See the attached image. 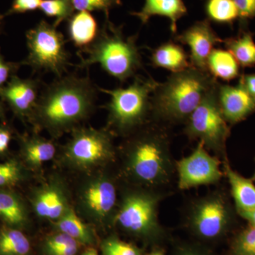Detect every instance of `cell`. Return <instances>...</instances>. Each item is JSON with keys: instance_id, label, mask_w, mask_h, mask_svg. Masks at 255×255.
<instances>
[{"instance_id": "6da1fadb", "label": "cell", "mask_w": 255, "mask_h": 255, "mask_svg": "<svg viewBox=\"0 0 255 255\" xmlns=\"http://www.w3.org/2000/svg\"><path fill=\"white\" fill-rule=\"evenodd\" d=\"M98 87L89 75L67 74L42 88L30 118L60 133L88 117L95 107Z\"/></svg>"}, {"instance_id": "7a4b0ae2", "label": "cell", "mask_w": 255, "mask_h": 255, "mask_svg": "<svg viewBox=\"0 0 255 255\" xmlns=\"http://www.w3.org/2000/svg\"><path fill=\"white\" fill-rule=\"evenodd\" d=\"M217 80L193 66L173 73L151 96V115L169 124L185 123Z\"/></svg>"}, {"instance_id": "3957f363", "label": "cell", "mask_w": 255, "mask_h": 255, "mask_svg": "<svg viewBox=\"0 0 255 255\" xmlns=\"http://www.w3.org/2000/svg\"><path fill=\"white\" fill-rule=\"evenodd\" d=\"M103 27L90 46L79 50L78 55H87L80 58L78 68H90L100 64L102 70L121 83L134 78L142 68V56L137 46V36L127 37L123 26H116L105 16Z\"/></svg>"}, {"instance_id": "277c9868", "label": "cell", "mask_w": 255, "mask_h": 255, "mask_svg": "<svg viewBox=\"0 0 255 255\" xmlns=\"http://www.w3.org/2000/svg\"><path fill=\"white\" fill-rule=\"evenodd\" d=\"M169 139L162 128L145 129L128 145L132 174L148 185H160L168 181L172 170Z\"/></svg>"}, {"instance_id": "5b68a950", "label": "cell", "mask_w": 255, "mask_h": 255, "mask_svg": "<svg viewBox=\"0 0 255 255\" xmlns=\"http://www.w3.org/2000/svg\"><path fill=\"white\" fill-rule=\"evenodd\" d=\"M127 88L107 90L98 87L99 91L110 96L107 105L109 122L119 133L132 131L145 123L151 114V96L159 82L152 78L135 75Z\"/></svg>"}, {"instance_id": "8992f818", "label": "cell", "mask_w": 255, "mask_h": 255, "mask_svg": "<svg viewBox=\"0 0 255 255\" xmlns=\"http://www.w3.org/2000/svg\"><path fill=\"white\" fill-rule=\"evenodd\" d=\"M28 55L20 62L27 65L33 73H52L56 78L68 72L70 54L67 50V41L53 24L42 19L26 33Z\"/></svg>"}, {"instance_id": "52a82bcc", "label": "cell", "mask_w": 255, "mask_h": 255, "mask_svg": "<svg viewBox=\"0 0 255 255\" xmlns=\"http://www.w3.org/2000/svg\"><path fill=\"white\" fill-rule=\"evenodd\" d=\"M217 84L189 116L184 132L189 138L202 142L206 149L219 153L224 150L230 129L218 102Z\"/></svg>"}, {"instance_id": "ba28073f", "label": "cell", "mask_w": 255, "mask_h": 255, "mask_svg": "<svg viewBox=\"0 0 255 255\" xmlns=\"http://www.w3.org/2000/svg\"><path fill=\"white\" fill-rule=\"evenodd\" d=\"M68 158L78 166L90 167L112 158L114 147L110 134L93 128H78L66 147Z\"/></svg>"}, {"instance_id": "9c48e42d", "label": "cell", "mask_w": 255, "mask_h": 255, "mask_svg": "<svg viewBox=\"0 0 255 255\" xmlns=\"http://www.w3.org/2000/svg\"><path fill=\"white\" fill-rule=\"evenodd\" d=\"M177 169L178 184L182 190L215 184L223 176L219 159L210 155L201 142L191 155L178 161Z\"/></svg>"}, {"instance_id": "30bf717a", "label": "cell", "mask_w": 255, "mask_h": 255, "mask_svg": "<svg viewBox=\"0 0 255 255\" xmlns=\"http://www.w3.org/2000/svg\"><path fill=\"white\" fill-rule=\"evenodd\" d=\"M157 198L147 194L128 196L117 216V222L130 232L148 235L158 228Z\"/></svg>"}, {"instance_id": "8fae6325", "label": "cell", "mask_w": 255, "mask_h": 255, "mask_svg": "<svg viewBox=\"0 0 255 255\" xmlns=\"http://www.w3.org/2000/svg\"><path fill=\"white\" fill-rule=\"evenodd\" d=\"M229 209L221 196L211 195L196 203L191 214L193 229L206 239L222 234L229 223Z\"/></svg>"}, {"instance_id": "7c38bea8", "label": "cell", "mask_w": 255, "mask_h": 255, "mask_svg": "<svg viewBox=\"0 0 255 255\" xmlns=\"http://www.w3.org/2000/svg\"><path fill=\"white\" fill-rule=\"evenodd\" d=\"M42 85L40 78L23 79L16 74L6 85L0 87V100L9 106L18 118L30 117L36 105Z\"/></svg>"}, {"instance_id": "4fadbf2b", "label": "cell", "mask_w": 255, "mask_h": 255, "mask_svg": "<svg viewBox=\"0 0 255 255\" xmlns=\"http://www.w3.org/2000/svg\"><path fill=\"white\" fill-rule=\"evenodd\" d=\"M175 40L189 46L191 66L206 73H209L207 60L214 46L218 43H223L222 38L211 27L209 20L196 21L178 35Z\"/></svg>"}, {"instance_id": "5bb4252c", "label": "cell", "mask_w": 255, "mask_h": 255, "mask_svg": "<svg viewBox=\"0 0 255 255\" xmlns=\"http://www.w3.org/2000/svg\"><path fill=\"white\" fill-rule=\"evenodd\" d=\"M216 90L220 109L228 123L237 124L255 112V98L241 82L231 86L218 82Z\"/></svg>"}, {"instance_id": "9a60e30c", "label": "cell", "mask_w": 255, "mask_h": 255, "mask_svg": "<svg viewBox=\"0 0 255 255\" xmlns=\"http://www.w3.org/2000/svg\"><path fill=\"white\" fill-rule=\"evenodd\" d=\"M187 13L183 0H145L140 11L130 12V14L138 18L142 24H146L153 16L167 17L170 21L171 31L175 34L178 21Z\"/></svg>"}, {"instance_id": "2e32d148", "label": "cell", "mask_w": 255, "mask_h": 255, "mask_svg": "<svg viewBox=\"0 0 255 255\" xmlns=\"http://www.w3.org/2000/svg\"><path fill=\"white\" fill-rule=\"evenodd\" d=\"M84 200L89 209L100 218L110 214L115 206L117 191L107 179H100L87 188Z\"/></svg>"}, {"instance_id": "e0dca14e", "label": "cell", "mask_w": 255, "mask_h": 255, "mask_svg": "<svg viewBox=\"0 0 255 255\" xmlns=\"http://www.w3.org/2000/svg\"><path fill=\"white\" fill-rule=\"evenodd\" d=\"M67 21L69 40L79 50L90 46L98 36V23L89 11L74 13Z\"/></svg>"}, {"instance_id": "ac0fdd59", "label": "cell", "mask_w": 255, "mask_h": 255, "mask_svg": "<svg viewBox=\"0 0 255 255\" xmlns=\"http://www.w3.org/2000/svg\"><path fill=\"white\" fill-rule=\"evenodd\" d=\"M185 50L175 42L169 41L152 50L150 61L155 68L165 69L171 73L183 71L191 66Z\"/></svg>"}, {"instance_id": "d6986e66", "label": "cell", "mask_w": 255, "mask_h": 255, "mask_svg": "<svg viewBox=\"0 0 255 255\" xmlns=\"http://www.w3.org/2000/svg\"><path fill=\"white\" fill-rule=\"evenodd\" d=\"M224 170L238 213L255 209V186L253 181L242 177L227 162L225 163Z\"/></svg>"}, {"instance_id": "ffe728a7", "label": "cell", "mask_w": 255, "mask_h": 255, "mask_svg": "<svg viewBox=\"0 0 255 255\" xmlns=\"http://www.w3.org/2000/svg\"><path fill=\"white\" fill-rule=\"evenodd\" d=\"M207 70L216 80L231 81L239 75L240 65L229 50L214 48L208 58Z\"/></svg>"}, {"instance_id": "44dd1931", "label": "cell", "mask_w": 255, "mask_h": 255, "mask_svg": "<svg viewBox=\"0 0 255 255\" xmlns=\"http://www.w3.org/2000/svg\"><path fill=\"white\" fill-rule=\"evenodd\" d=\"M23 157L32 165H41L54 157L56 152L55 144L50 140L33 135L20 137Z\"/></svg>"}, {"instance_id": "7402d4cb", "label": "cell", "mask_w": 255, "mask_h": 255, "mask_svg": "<svg viewBox=\"0 0 255 255\" xmlns=\"http://www.w3.org/2000/svg\"><path fill=\"white\" fill-rule=\"evenodd\" d=\"M0 219L10 227H21L26 222L27 215L22 201L14 193L0 190Z\"/></svg>"}, {"instance_id": "603a6c76", "label": "cell", "mask_w": 255, "mask_h": 255, "mask_svg": "<svg viewBox=\"0 0 255 255\" xmlns=\"http://www.w3.org/2000/svg\"><path fill=\"white\" fill-rule=\"evenodd\" d=\"M34 208L38 216L50 219H59L66 211L63 194L56 188L41 191L35 198Z\"/></svg>"}, {"instance_id": "cb8c5ba5", "label": "cell", "mask_w": 255, "mask_h": 255, "mask_svg": "<svg viewBox=\"0 0 255 255\" xmlns=\"http://www.w3.org/2000/svg\"><path fill=\"white\" fill-rule=\"evenodd\" d=\"M225 46L232 53L240 66H255V42L251 33H244L236 38L223 40Z\"/></svg>"}, {"instance_id": "d4e9b609", "label": "cell", "mask_w": 255, "mask_h": 255, "mask_svg": "<svg viewBox=\"0 0 255 255\" xmlns=\"http://www.w3.org/2000/svg\"><path fill=\"white\" fill-rule=\"evenodd\" d=\"M30 250L29 241L18 228L0 230V255H27Z\"/></svg>"}, {"instance_id": "484cf974", "label": "cell", "mask_w": 255, "mask_h": 255, "mask_svg": "<svg viewBox=\"0 0 255 255\" xmlns=\"http://www.w3.org/2000/svg\"><path fill=\"white\" fill-rule=\"evenodd\" d=\"M57 227L60 232L77 242L84 244H90L93 242L91 231L72 210L65 211L58 219Z\"/></svg>"}, {"instance_id": "4316f807", "label": "cell", "mask_w": 255, "mask_h": 255, "mask_svg": "<svg viewBox=\"0 0 255 255\" xmlns=\"http://www.w3.org/2000/svg\"><path fill=\"white\" fill-rule=\"evenodd\" d=\"M206 13L210 21L230 23L239 17V11L233 0H207Z\"/></svg>"}, {"instance_id": "83f0119b", "label": "cell", "mask_w": 255, "mask_h": 255, "mask_svg": "<svg viewBox=\"0 0 255 255\" xmlns=\"http://www.w3.org/2000/svg\"><path fill=\"white\" fill-rule=\"evenodd\" d=\"M39 9L48 17L55 18L53 24L56 28L68 21L75 11L70 0H43Z\"/></svg>"}, {"instance_id": "f1b7e54d", "label": "cell", "mask_w": 255, "mask_h": 255, "mask_svg": "<svg viewBox=\"0 0 255 255\" xmlns=\"http://www.w3.org/2000/svg\"><path fill=\"white\" fill-rule=\"evenodd\" d=\"M75 11H103L109 16L110 9L122 5L121 0H70Z\"/></svg>"}, {"instance_id": "f546056e", "label": "cell", "mask_w": 255, "mask_h": 255, "mask_svg": "<svg viewBox=\"0 0 255 255\" xmlns=\"http://www.w3.org/2000/svg\"><path fill=\"white\" fill-rule=\"evenodd\" d=\"M21 166L16 161L0 162V189L15 185L21 180Z\"/></svg>"}, {"instance_id": "4dcf8cb0", "label": "cell", "mask_w": 255, "mask_h": 255, "mask_svg": "<svg viewBox=\"0 0 255 255\" xmlns=\"http://www.w3.org/2000/svg\"><path fill=\"white\" fill-rule=\"evenodd\" d=\"M234 251L237 255H255V226L251 225L238 236Z\"/></svg>"}, {"instance_id": "1f68e13d", "label": "cell", "mask_w": 255, "mask_h": 255, "mask_svg": "<svg viewBox=\"0 0 255 255\" xmlns=\"http://www.w3.org/2000/svg\"><path fill=\"white\" fill-rule=\"evenodd\" d=\"M102 249L105 255H139L135 247L114 238L106 241Z\"/></svg>"}, {"instance_id": "d6a6232c", "label": "cell", "mask_w": 255, "mask_h": 255, "mask_svg": "<svg viewBox=\"0 0 255 255\" xmlns=\"http://www.w3.org/2000/svg\"><path fill=\"white\" fill-rule=\"evenodd\" d=\"M42 1L43 0H14L11 7L4 14V17L39 9Z\"/></svg>"}, {"instance_id": "836d02e7", "label": "cell", "mask_w": 255, "mask_h": 255, "mask_svg": "<svg viewBox=\"0 0 255 255\" xmlns=\"http://www.w3.org/2000/svg\"><path fill=\"white\" fill-rule=\"evenodd\" d=\"M21 66V64L20 62L15 63L5 60L4 55L1 54L0 48V87L6 85L11 77L16 75Z\"/></svg>"}, {"instance_id": "e575fe53", "label": "cell", "mask_w": 255, "mask_h": 255, "mask_svg": "<svg viewBox=\"0 0 255 255\" xmlns=\"http://www.w3.org/2000/svg\"><path fill=\"white\" fill-rule=\"evenodd\" d=\"M239 11V17L253 18L255 16V0H233Z\"/></svg>"}, {"instance_id": "d590c367", "label": "cell", "mask_w": 255, "mask_h": 255, "mask_svg": "<svg viewBox=\"0 0 255 255\" xmlns=\"http://www.w3.org/2000/svg\"><path fill=\"white\" fill-rule=\"evenodd\" d=\"M12 135V130L9 126L0 124V155H4L7 152Z\"/></svg>"}, {"instance_id": "8d00e7d4", "label": "cell", "mask_w": 255, "mask_h": 255, "mask_svg": "<svg viewBox=\"0 0 255 255\" xmlns=\"http://www.w3.org/2000/svg\"><path fill=\"white\" fill-rule=\"evenodd\" d=\"M78 250V242L74 241L67 246L48 252V255H76Z\"/></svg>"}, {"instance_id": "74e56055", "label": "cell", "mask_w": 255, "mask_h": 255, "mask_svg": "<svg viewBox=\"0 0 255 255\" xmlns=\"http://www.w3.org/2000/svg\"><path fill=\"white\" fill-rule=\"evenodd\" d=\"M239 82L245 87L247 92L255 98V74L243 75Z\"/></svg>"}, {"instance_id": "f35d334b", "label": "cell", "mask_w": 255, "mask_h": 255, "mask_svg": "<svg viewBox=\"0 0 255 255\" xmlns=\"http://www.w3.org/2000/svg\"><path fill=\"white\" fill-rule=\"evenodd\" d=\"M239 214L241 215L242 217L249 221L250 224L255 226V209L251 210V211L240 212Z\"/></svg>"}, {"instance_id": "ab89813d", "label": "cell", "mask_w": 255, "mask_h": 255, "mask_svg": "<svg viewBox=\"0 0 255 255\" xmlns=\"http://www.w3.org/2000/svg\"><path fill=\"white\" fill-rule=\"evenodd\" d=\"M0 119L5 121V105L4 102L0 100Z\"/></svg>"}, {"instance_id": "60d3db41", "label": "cell", "mask_w": 255, "mask_h": 255, "mask_svg": "<svg viewBox=\"0 0 255 255\" xmlns=\"http://www.w3.org/2000/svg\"><path fill=\"white\" fill-rule=\"evenodd\" d=\"M4 14H0V34L2 33L3 28H4Z\"/></svg>"}, {"instance_id": "b9f144b4", "label": "cell", "mask_w": 255, "mask_h": 255, "mask_svg": "<svg viewBox=\"0 0 255 255\" xmlns=\"http://www.w3.org/2000/svg\"><path fill=\"white\" fill-rule=\"evenodd\" d=\"M82 255H99L97 254V252L93 251V250H90V251L85 252Z\"/></svg>"}, {"instance_id": "7bdbcfd3", "label": "cell", "mask_w": 255, "mask_h": 255, "mask_svg": "<svg viewBox=\"0 0 255 255\" xmlns=\"http://www.w3.org/2000/svg\"><path fill=\"white\" fill-rule=\"evenodd\" d=\"M147 255H164V253L161 251H155L153 253H150V254Z\"/></svg>"}, {"instance_id": "ee69618b", "label": "cell", "mask_w": 255, "mask_h": 255, "mask_svg": "<svg viewBox=\"0 0 255 255\" xmlns=\"http://www.w3.org/2000/svg\"><path fill=\"white\" fill-rule=\"evenodd\" d=\"M199 255V254H196V253H186V254H184V255Z\"/></svg>"}, {"instance_id": "f6af8a7d", "label": "cell", "mask_w": 255, "mask_h": 255, "mask_svg": "<svg viewBox=\"0 0 255 255\" xmlns=\"http://www.w3.org/2000/svg\"><path fill=\"white\" fill-rule=\"evenodd\" d=\"M251 180L254 181V182H255V172L254 175H253V178H252Z\"/></svg>"}]
</instances>
